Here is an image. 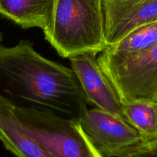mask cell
Returning a JSON list of instances; mask_svg holds the SVG:
<instances>
[{"label":"cell","instance_id":"6","mask_svg":"<svg viewBox=\"0 0 157 157\" xmlns=\"http://www.w3.org/2000/svg\"><path fill=\"white\" fill-rule=\"evenodd\" d=\"M98 54L87 52L69 58L88 104L94 108L123 117V103L115 87L103 71Z\"/></svg>","mask_w":157,"mask_h":157},{"label":"cell","instance_id":"9","mask_svg":"<svg viewBox=\"0 0 157 157\" xmlns=\"http://www.w3.org/2000/svg\"><path fill=\"white\" fill-rule=\"evenodd\" d=\"M55 0H0V15L23 29L45 30L50 23Z\"/></svg>","mask_w":157,"mask_h":157},{"label":"cell","instance_id":"7","mask_svg":"<svg viewBox=\"0 0 157 157\" xmlns=\"http://www.w3.org/2000/svg\"><path fill=\"white\" fill-rule=\"evenodd\" d=\"M103 9L107 47L157 20V0H103Z\"/></svg>","mask_w":157,"mask_h":157},{"label":"cell","instance_id":"5","mask_svg":"<svg viewBox=\"0 0 157 157\" xmlns=\"http://www.w3.org/2000/svg\"><path fill=\"white\" fill-rule=\"evenodd\" d=\"M78 122L101 157H119L144 144L139 133L124 117L94 107L87 109Z\"/></svg>","mask_w":157,"mask_h":157},{"label":"cell","instance_id":"4","mask_svg":"<svg viewBox=\"0 0 157 157\" xmlns=\"http://www.w3.org/2000/svg\"><path fill=\"white\" fill-rule=\"evenodd\" d=\"M98 60L122 103H157V43L132 55L101 52Z\"/></svg>","mask_w":157,"mask_h":157},{"label":"cell","instance_id":"1","mask_svg":"<svg viewBox=\"0 0 157 157\" xmlns=\"http://www.w3.org/2000/svg\"><path fill=\"white\" fill-rule=\"evenodd\" d=\"M0 94L77 121L88 109L71 67L43 57L29 40L0 45Z\"/></svg>","mask_w":157,"mask_h":157},{"label":"cell","instance_id":"8","mask_svg":"<svg viewBox=\"0 0 157 157\" xmlns=\"http://www.w3.org/2000/svg\"><path fill=\"white\" fill-rule=\"evenodd\" d=\"M0 141L16 157H53L25 131L15 112V105L0 94Z\"/></svg>","mask_w":157,"mask_h":157},{"label":"cell","instance_id":"11","mask_svg":"<svg viewBox=\"0 0 157 157\" xmlns=\"http://www.w3.org/2000/svg\"><path fill=\"white\" fill-rule=\"evenodd\" d=\"M156 43L157 20L137 28L105 51L116 55H132L146 50Z\"/></svg>","mask_w":157,"mask_h":157},{"label":"cell","instance_id":"13","mask_svg":"<svg viewBox=\"0 0 157 157\" xmlns=\"http://www.w3.org/2000/svg\"><path fill=\"white\" fill-rule=\"evenodd\" d=\"M2 40H3V35H2V32H0V42H1Z\"/></svg>","mask_w":157,"mask_h":157},{"label":"cell","instance_id":"10","mask_svg":"<svg viewBox=\"0 0 157 157\" xmlns=\"http://www.w3.org/2000/svg\"><path fill=\"white\" fill-rule=\"evenodd\" d=\"M122 110L124 118L139 133L144 144L157 140V103H123Z\"/></svg>","mask_w":157,"mask_h":157},{"label":"cell","instance_id":"2","mask_svg":"<svg viewBox=\"0 0 157 157\" xmlns=\"http://www.w3.org/2000/svg\"><path fill=\"white\" fill-rule=\"evenodd\" d=\"M45 39L61 56L99 54L107 48L103 0H55Z\"/></svg>","mask_w":157,"mask_h":157},{"label":"cell","instance_id":"12","mask_svg":"<svg viewBox=\"0 0 157 157\" xmlns=\"http://www.w3.org/2000/svg\"><path fill=\"white\" fill-rule=\"evenodd\" d=\"M119 157H157V140L142 144Z\"/></svg>","mask_w":157,"mask_h":157},{"label":"cell","instance_id":"3","mask_svg":"<svg viewBox=\"0 0 157 157\" xmlns=\"http://www.w3.org/2000/svg\"><path fill=\"white\" fill-rule=\"evenodd\" d=\"M14 105L23 128L51 156L101 157L77 120L46 109Z\"/></svg>","mask_w":157,"mask_h":157}]
</instances>
